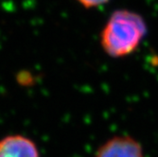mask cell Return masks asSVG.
I'll return each mask as SVG.
<instances>
[{
  "label": "cell",
  "instance_id": "obj_4",
  "mask_svg": "<svg viewBox=\"0 0 158 157\" xmlns=\"http://www.w3.org/2000/svg\"><path fill=\"white\" fill-rule=\"evenodd\" d=\"M77 1L86 9L99 7L109 2V0H77Z\"/></svg>",
  "mask_w": 158,
  "mask_h": 157
},
{
  "label": "cell",
  "instance_id": "obj_3",
  "mask_svg": "<svg viewBox=\"0 0 158 157\" xmlns=\"http://www.w3.org/2000/svg\"><path fill=\"white\" fill-rule=\"evenodd\" d=\"M0 157H40V152L32 139L10 134L0 139Z\"/></svg>",
  "mask_w": 158,
  "mask_h": 157
},
{
  "label": "cell",
  "instance_id": "obj_1",
  "mask_svg": "<svg viewBox=\"0 0 158 157\" xmlns=\"http://www.w3.org/2000/svg\"><path fill=\"white\" fill-rule=\"evenodd\" d=\"M147 33L145 20L129 10H114L100 32V46L112 58L132 54Z\"/></svg>",
  "mask_w": 158,
  "mask_h": 157
},
{
  "label": "cell",
  "instance_id": "obj_2",
  "mask_svg": "<svg viewBox=\"0 0 158 157\" xmlns=\"http://www.w3.org/2000/svg\"><path fill=\"white\" fill-rule=\"evenodd\" d=\"M94 157H145V155L136 139L130 135H116L100 145Z\"/></svg>",
  "mask_w": 158,
  "mask_h": 157
}]
</instances>
